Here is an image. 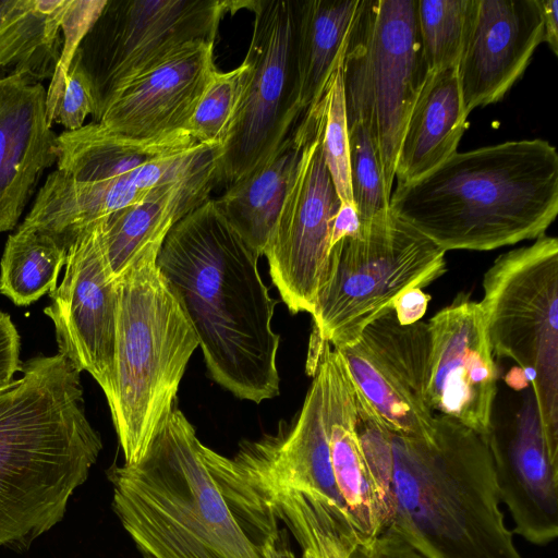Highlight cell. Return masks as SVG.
<instances>
[{
  "label": "cell",
  "mask_w": 558,
  "mask_h": 558,
  "mask_svg": "<svg viewBox=\"0 0 558 558\" xmlns=\"http://www.w3.org/2000/svg\"><path fill=\"white\" fill-rule=\"evenodd\" d=\"M220 147L185 131L136 138L97 122L58 135L57 170L74 181L126 179L144 192L177 183L218 165Z\"/></svg>",
  "instance_id": "obj_16"
},
{
  "label": "cell",
  "mask_w": 558,
  "mask_h": 558,
  "mask_svg": "<svg viewBox=\"0 0 558 558\" xmlns=\"http://www.w3.org/2000/svg\"><path fill=\"white\" fill-rule=\"evenodd\" d=\"M471 0H417V25L429 72L457 68Z\"/></svg>",
  "instance_id": "obj_28"
},
{
  "label": "cell",
  "mask_w": 558,
  "mask_h": 558,
  "mask_svg": "<svg viewBox=\"0 0 558 558\" xmlns=\"http://www.w3.org/2000/svg\"><path fill=\"white\" fill-rule=\"evenodd\" d=\"M259 257L211 198L171 228L157 257L211 378L255 403L277 397L280 386L276 301L260 277Z\"/></svg>",
  "instance_id": "obj_1"
},
{
  "label": "cell",
  "mask_w": 558,
  "mask_h": 558,
  "mask_svg": "<svg viewBox=\"0 0 558 558\" xmlns=\"http://www.w3.org/2000/svg\"><path fill=\"white\" fill-rule=\"evenodd\" d=\"M66 0H0V71L52 78Z\"/></svg>",
  "instance_id": "obj_26"
},
{
  "label": "cell",
  "mask_w": 558,
  "mask_h": 558,
  "mask_svg": "<svg viewBox=\"0 0 558 558\" xmlns=\"http://www.w3.org/2000/svg\"><path fill=\"white\" fill-rule=\"evenodd\" d=\"M389 209L445 252L536 240L558 214L557 149L534 138L456 151L397 185Z\"/></svg>",
  "instance_id": "obj_4"
},
{
  "label": "cell",
  "mask_w": 558,
  "mask_h": 558,
  "mask_svg": "<svg viewBox=\"0 0 558 558\" xmlns=\"http://www.w3.org/2000/svg\"><path fill=\"white\" fill-rule=\"evenodd\" d=\"M362 222L354 204L341 203L332 221L331 247L347 236H353L361 231Z\"/></svg>",
  "instance_id": "obj_37"
},
{
  "label": "cell",
  "mask_w": 558,
  "mask_h": 558,
  "mask_svg": "<svg viewBox=\"0 0 558 558\" xmlns=\"http://www.w3.org/2000/svg\"><path fill=\"white\" fill-rule=\"evenodd\" d=\"M61 283L44 313L52 320L59 354L89 373L107 401L114 388L118 290L87 228L66 252Z\"/></svg>",
  "instance_id": "obj_15"
},
{
  "label": "cell",
  "mask_w": 558,
  "mask_h": 558,
  "mask_svg": "<svg viewBox=\"0 0 558 558\" xmlns=\"http://www.w3.org/2000/svg\"><path fill=\"white\" fill-rule=\"evenodd\" d=\"M340 71L348 124L362 120L368 125L391 195L400 140L429 73L417 0H360Z\"/></svg>",
  "instance_id": "obj_9"
},
{
  "label": "cell",
  "mask_w": 558,
  "mask_h": 558,
  "mask_svg": "<svg viewBox=\"0 0 558 558\" xmlns=\"http://www.w3.org/2000/svg\"><path fill=\"white\" fill-rule=\"evenodd\" d=\"M311 128L312 114L306 110L269 158L214 199L228 222L259 256L265 253Z\"/></svg>",
  "instance_id": "obj_24"
},
{
  "label": "cell",
  "mask_w": 558,
  "mask_h": 558,
  "mask_svg": "<svg viewBox=\"0 0 558 558\" xmlns=\"http://www.w3.org/2000/svg\"><path fill=\"white\" fill-rule=\"evenodd\" d=\"M253 34L244 61L247 74L226 143L217 183L228 186L280 146L302 114L296 64L299 0L248 1Z\"/></svg>",
  "instance_id": "obj_10"
},
{
  "label": "cell",
  "mask_w": 558,
  "mask_h": 558,
  "mask_svg": "<svg viewBox=\"0 0 558 558\" xmlns=\"http://www.w3.org/2000/svg\"><path fill=\"white\" fill-rule=\"evenodd\" d=\"M247 1L107 0L76 52L93 84L96 122L125 83L194 41L215 43L222 16Z\"/></svg>",
  "instance_id": "obj_11"
},
{
  "label": "cell",
  "mask_w": 558,
  "mask_h": 558,
  "mask_svg": "<svg viewBox=\"0 0 558 558\" xmlns=\"http://www.w3.org/2000/svg\"><path fill=\"white\" fill-rule=\"evenodd\" d=\"M46 99L41 81L0 71V233L16 226L44 171L57 161Z\"/></svg>",
  "instance_id": "obj_20"
},
{
  "label": "cell",
  "mask_w": 558,
  "mask_h": 558,
  "mask_svg": "<svg viewBox=\"0 0 558 558\" xmlns=\"http://www.w3.org/2000/svg\"><path fill=\"white\" fill-rule=\"evenodd\" d=\"M324 108L322 149L341 203L354 204L350 182L349 129L340 66L320 97Z\"/></svg>",
  "instance_id": "obj_31"
},
{
  "label": "cell",
  "mask_w": 558,
  "mask_h": 558,
  "mask_svg": "<svg viewBox=\"0 0 558 558\" xmlns=\"http://www.w3.org/2000/svg\"><path fill=\"white\" fill-rule=\"evenodd\" d=\"M177 407L133 464L107 471L112 508L143 558H263L241 527Z\"/></svg>",
  "instance_id": "obj_5"
},
{
  "label": "cell",
  "mask_w": 558,
  "mask_h": 558,
  "mask_svg": "<svg viewBox=\"0 0 558 558\" xmlns=\"http://www.w3.org/2000/svg\"><path fill=\"white\" fill-rule=\"evenodd\" d=\"M66 250L48 235L22 228L9 235L0 262V293L29 305L57 288Z\"/></svg>",
  "instance_id": "obj_27"
},
{
  "label": "cell",
  "mask_w": 558,
  "mask_h": 558,
  "mask_svg": "<svg viewBox=\"0 0 558 558\" xmlns=\"http://www.w3.org/2000/svg\"><path fill=\"white\" fill-rule=\"evenodd\" d=\"M254 543L258 545L263 558H296L286 532L279 527L267 531ZM300 547L302 558H350L351 555V547L347 543L326 534L306 536Z\"/></svg>",
  "instance_id": "obj_33"
},
{
  "label": "cell",
  "mask_w": 558,
  "mask_h": 558,
  "mask_svg": "<svg viewBox=\"0 0 558 558\" xmlns=\"http://www.w3.org/2000/svg\"><path fill=\"white\" fill-rule=\"evenodd\" d=\"M538 0H471L457 66L463 108L500 101L543 43Z\"/></svg>",
  "instance_id": "obj_17"
},
{
  "label": "cell",
  "mask_w": 558,
  "mask_h": 558,
  "mask_svg": "<svg viewBox=\"0 0 558 558\" xmlns=\"http://www.w3.org/2000/svg\"><path fill=\"white\" fill-rule=\"evenodd\" d=\"M466 118L457 68L429 72L400 140L395 169L397 185L420 179L458 151Z\"/></svg>",
  "instance_id": "obj_23"
},
{
  "label": "cell",
  "mask_w": 558,
  "mask_h": 558,
  "mask_svg": "<svg viewBox=\"0 0 558 558\" xmlns=\"http://www.w3.org/2000/svg\"><path fill=\"white\" fill-rule=\"evenodd\" d=\"M217 167L162 186L88 227L114 281L146 253L159 252L171 228L209 199L217 183Z\"/></svg>",
  "instance_id": "obj_22"
},
{
  "label": "cell",
  "mask_w": 558,
  "mask_h": 558,
  "mask_svg": "<svg viewBox=\"0 0 558 558\" xmlns=\"http://www.w3.org/2000/svg\"><path fill=\"white\" fill-rule=\"evenodd\" d=\"M307 110L312 128L264 253L271 281L292 314L314 311L341 204L322 149V99Z\"/></svg>",
  "instance_id": "obj_12"
},
{
  "label": "cell",
  "mask_w": 558,
  "mask_h": 558,
  "mask_svg": "<svg viewBox=\"0 0 558 558\" xmlns=\"http://www.w3.org/2000/svg\"><path fill=\"white\" fill-rule=\"evenodd\" d=\"M430 296L422 289H410L401 293L392 303L391 308L401 325L420 322L425 315Z\"/></svg>",
  "instance_id": "obj_36"
},
{
  "label": "cell",
  "mask_w": 558,
  "mask_h": 558,
  "mask_svg": "<svg viewBox=\"0 0 558 558\" xmlns=\"http://www.w3.org/2000/svg\"><path fill=\"white\" fill-rule=\"evenodd\" d=\"M46 104L49 123L60 124L65 131L81 129L88 116L96 119L95 90L76 50L62 78L51 81Z\"/></svg>",
  "instance_id": "obj_32"
},
{
  "label": "cell",
  "mask_w": 558,
  "mask_h": 558,
  "mask_svg": "<svg viewBox=\"0 0 558 558\" xmlns=\"http://www.w3.org/2000/svg\"><path fill=\"white\" fill-rule=\"evenodd\" d=\"M435 416L432 436L391 432L390 444L364 452L384 530L427 558H523L499 507L486 435Z\"/></svg>",
  "instance_id": "obj_2"
},
{
  "label": "cell",
  "mask_w": 558,
  "mask_h": 558,
  "mask_svg": "<svg viewBox=\"0 0 558 558\" xmlns=\"http://www.w3.org/2000/svg\"><path fill=\"white\" fill-rule=\"evenodd\" d=\"M247 70L243 61L231 71L216 70L213 73L185 128L197 143L223 146L235 117Z\"/></svg>",
  "instance_id": "obj_29"
},
{
  "label": "cell",
  "mask_w": 558,
  "mask_h": 558,
  "mask_svg": "<svg viewBox=\"0 0 558 558\" xmlns=\"http://www.w3.org/2000/svg\"><path fill=\"white\" fill-rule=\"evenodd\" d=\"M543 17V43L558 54V0H538Z\"/></svg>",
  "instance_id": "obj_38"
},
{
  "label": "cell",
  "mask_w": 558,
  "mask_h": 558,
  "mask_svg": "<svg viewBox=\"0 0 558 558\" xmlns=\"http://www.w3.org/2000/svg\"><path fill=\"white\" fill-rule=\"evenodd\" d=\"M360 0H299L296 64L300 108L322 97L340 66Z\"/></svg>",
  "instance_id": "obj_25"
},
{
  "label": "cell",
  "mask_w": 558,
  "mask_h": 558,
  "mask_svg": "<svg viewBox=\"0 0 558 558\" xmlns=\"http://www.w3.org/2000/svg\"><path fill=\"white\" fill-rule=\"evenodd\" d=\"M0 388V547L28 549L64 517L102 449L80 372L38 355Z\"/></svg>",
  "instance_id": "obj_3"
},
{
  "label": "cell",
  "mask_w": 558,
  "mask_h": 558,
  "mask_svg": "<svg viewBox=\"0 0 558 558\" xmlns=\"http://www.w3.org/2000/svg\"><path fill=\"white\" fill-rule=\"evenodd\" d=\"M480 302L493 355L514 361L532 385L543 436L558 459V241L546 234L501 254Z\"/></svg>",
  "instance_id": "obj_8"
},
{
  "label": "cell",
  "mask_w": 558,
  "mask_h": 558,
  "mask_svg": "<svg viewBox=\"0 0 558 558\" xmlns=\"http://www.w3.org/2000/svg\"><path fill=\"white\" fill-rule=\"evenodd\" d=\"M350 558H427L395 533L384 530L377 536L359 542Z\"/></svg>",
  "instance_id": "obj_34"
},
{
  "label": "cell",
  "mask_w": 558,
  "mask_h": 558,
  "mask_svg": "<svg viewBox=\"0 0 558 558\" xmlns=\"http://www.w3.org/2000/svg\"><path fill=\"white\" fill-rule=\"evenodd\" d=\"M20 335L8 313L0 311V388L21 369Z\"/></svg>",
  "instance_id": "obj_35"
},
{
  "label": "cell",
  "mask_w": 558,
  "mask_h": 558,
  "mask_svg": "<svg viewBox=\"0 0 558 558\" xmlns=\"http://www.w3.org/2000/svg\"><path fill=\"white\" fill-rule=\"evenodd\" d=\"M427 325L429 408L481 435L490 434L498 371L480 302L459 293Z\"/></svg>",
  "instance_id": "obj_14"
},
{
  "label": "cell",
  "mask_w": 558,
  "mask_h": 558,
  "mask_svg": "<svg viewBox=\"0 0 558 558\" xmlns=\"http://www.w3.org/2000/svg\"><path fill=\"white\" fill-rule=\"evenodd\" d=\"M374 411L395 434L429 437L436 416L427 402L429 331L422 320L401 325L392 308L350 345L335 348Z\"/></svg>",
  "instance_id": "obj_13"
},
{
  "label": "cell",
  "mask_w": 558,
  "mask_h": 558,
  "mask_svg": "<svg viewBox=\"0 0 558 558\" xmlns=\"http://www.w3.org/2000/svg\"><path fill=\"white\" fill-rule=\"evenodd\" d=\"M500 501L514 532L543 546L558 535V459L543 436L533 392L526 393L510 428L486 435Z\"/></svg>",
  "instance_id": "obj_18"
},
{
  "label": "cell",
  "mask_w": 558,
  "mask_h": 558,
  "mask_svg": "<svg viewBox=\"0 0 558 558\" xmlns=\"http://www.w3.org/2000/svg\"><path fill=\"white\" fill-rule=\"evenodd\" d=\"M446 253L389 208L330 250L313 313L311 343H353L404 291L423 289L446 271Z\"/></svg>",
  "instance_id": "obj_7"
},
{
  "label": "cell",
  "mask_w": 558,
  "mask_h": 558,
  "mask_svg": "<svg viewBox=\"0 0 558 558\" xmlns=\"http://www.w3.org/2000/svg\"><path fill=\"white\" fill-rule=\"evenodd\" d=\"M151 251L116 281L114 388L108 401L124 463H136L177 405L187 363L199 345Z\"/></svg>",
  "instance_id": "obj_6"
},
{
  "label": "cell",
  "mask_w": 558,
  "mask_h": 558,
  "mask_svg": "<svg viewBox=\"0 0 558 558\" xmlns=\"http://www.w3.org/2000/svg\"><path fill=\"white\" fill-rule=\"evenodd\" d=\"M216 70L214 43L187 44L125 83L110 98L96 122L136 138L185 130Z\"/></svg>",
  "instance_id": "obj_19"
},
{
  "label": "cell",
  "mask_w": 558,
  "mask_h": 558,
  "mask_svg": "<svg viewBox=\"0 0 558 558\" xmlns=\"http://www.w3.org/2000/svg\"><path fill=\"white\" fill-rule=\"evenodd\" d=\"M307 373L318 371L335 481L360 542L384 530L383 506L356 432L355 385L339 351L328 342L310 345Z\"/></svg>",
  "instance_id": "obj_21"
},
{
  "label": "cell",
  "mask_w": 558,
  "mask_h": 558,
  "mask_svg": "<svg viewBox=\"0 0 558 558\" xmlns=\"http://www.w3.org/2000/svg\"><path fill=\"white\" fill-rule=\"evenodd\" d=\"M350 149V182L354 206L364 223L389 208L375 140L368 125L356 120L348 124Z\"/></svg>",
  "instance_id": "obj_30"
}]
</instances>
